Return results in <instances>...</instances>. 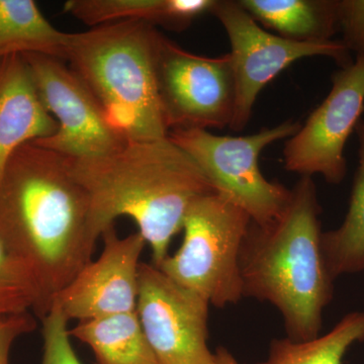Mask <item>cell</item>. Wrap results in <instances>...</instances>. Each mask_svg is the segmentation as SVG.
I'll use <instances>...</instances> for the list:
<instances>
[{
  "label": "cell",
  "mask_w": 364,
  "mask_h": 364,
  "mask_svg": "<svg viewBox=\"0 0 364 364\" xmlns=\"http://www.w3.org/2000/svg\"><path fill=\"white\" fill-rule=\"evenodd\" d=\"M100 238L67 158L35 143L16 151L0 181V241L32 268L50 309Z\"/></svg>",
  "instance_id": "1"
},
{
  "label": "cell",
  "mask_w": 364,
  "mask_h": 364,
  "mask_svg": "<svg viewBox=\"0 0 364 364\" xmlns=\"http://www.w3.org/2000/svg\"><path fill=\"white\" fill-rule=\"evenodd\" d=\"M67 160L90 196L100 238L117 218L130 217L150 246L155 267L169 255L191 203L215 191L195 160L168 136L130 141L107 156Z\"/></svg>",
  "instance_id": "2"
},
{
  "label": "cell",
  "mask_w": 364,
  "mask_h": 364,
  "mask_svg": "<svg viewBox=\"0 0 364 364\" xmlns=\"http://www.w3.org/2000/svg\"><path fill=\"white\" fill-rule=\"evenodd\" d=\"M321 205L312 177L301 176L282 214L251 222L240 255L243 298L267 301L284 320L287 338L320 335L334 291L323 253Z\"/></svg>",
  "instance_id": "3"
},
{
  "label": "cell",
  "mask_w": 364,
  "mask_h": 364,
  "mask_svg": "<svg viewBox=\"0 0 364 364\" xmlns=\"http://www.w3.org/2000/svg\"><path fill=\"white\" fill-rule=\"evenodd\" d=\"M161 36L139 21L71 33L66 61L131 142L168 135L158 91Z\"/></svg>",
  "instance_id": "4"
},
{
  "label": "cell",
  "mask_w": 364,
  "mask_h": 364,
  "mask_svg": "<svg viewBox=\"0 0 364 364\" xmlns=\"http://www.w3.org/2000/svg\"><path fill=\"white\" fill-rule=\"evenodd\" d=\"M251 222L247 213L223 193L200 196L184 217L181 247L156 267L210 306L236 305L244 299L240 255Z\"/></svg>",
  "instance_id": "5"
},
{
  "label": "cell",
  "mask_w": 364,
  "mask_h": 364,
  "mask_svg": "<svg viewBox=\"0 0 364 364\" xmlns=\"http://www.w3.org/2000/svg\"><path fill=\"white\" fill-rule=\"evenodd\" d=\"M301 126L289 119L248 136H218L196 128L174 129L167 136L195 160L215 191L245 210L253 223L265 225L286 208L291 189L265 178L259 166L261 152L291 138Z\"/></svg>",
  "instance_id": "6"
},
{
  "label": "cell",
  "mask_w": 364,
  "mask_h": 364,
  "mask_svg": "<svg viewBox=\"0 0 364 364\" xmlns=\"http://www.w3.org/2000/svg\"><path fill=\"white\" fill-rule=\"evenodd\" d=\"M23 56L45 109L58 126L52 136L33 143L62 156L86 159L107 156L130 142L64 60L39 53Z\"/></svg>",
  "instance_id": "7"
},
{
  "label": "cell",
  "mask_w": 364,
  "mask_h": 364,
  "mask_svg": "<svg viewBox=\"0 0 364 364\" xmlns=\"http://www.w3.org/2000/svg\"><path fill=\"white\" fill-rule=\"evenodd\" d=\"M212 14L226 31L231 44L236 100L230 128L243 130L252 116L254 105L263 88L299 59L323 56L342 67L350 65V52L341 41L298 43L261 28L238 1H215Z\"/></svg>",
  "instance_id": "8"
},
{
  "label": "cell",
  "mask_w": 364,
  "mask_h": 364,
  "mask_svg": "<svg viewBox=\"0 0 364 364\" xmlns=\"http://www.w3.org/2000/svg\"><path fill=\"white\" fill-rule=\"evenodd\" d=\"M158 91L169 131L231 126L236 87L231 56H200L161 36Z\"/></svg>",
  "instance_id": "9"
},
{
  "label": "cell",
  "mask_w": 364,
  "mask_h": 364,
  "mask_svg": "<svg viewBox=\"0 0 364 364\" xmlns=\"http://www.w3.org/2000/svg\"><path fill=\"white\" fill-rule=\"evenodd\" d=\"M210 306L152 263L141 262L136 313L158 364H212Z\"/></svg>",
  "instance_id": "10"
},
{
  "label": "cell",
  "mask_w": 364,
  "mask_h": 364,
  "mask_svg": "<svg viewBox=\"0 0 364 364\" xmlns=\"http://www.w3.org/2000/svg\"><path fill=\"white\" fill-rule=\"evenodd\" d=\"M363 112L364 56H359L334 73L329 95L284 145V168L341 183L347 171L345 145Z\"/></svg>",
  "instance_id": "11"
},
{
  "label": "cell",
  "mask_w": 364,
  "mask_h": 364,
  "mask_svg": "<svg viewBox=\"0 0 364 364\" xmlns=\"http://www.w3.org/2000/svg\"><path fill=\"white\" fill-rule=\"evenodd\" d=\"M102 238L104 249L97 259L87 263L53 296L51 306H57L68 321L136 312L140 258L147 242L139 232L121 238L114 225Z\"/></svg>",
  "instance_id": "12"
},
{
  "label": "cell",
  "mask_w": 364,
  "mask_h": 364,
  "mask_svg": "<svg viewBox=\"0 0 364 364\" xmlns=\"http://www.w3.org/2000/svg\"><path fill=\"white\" fill-rule=\"evenodd\" d=\"M57 127L38 95L23 55L0 59V181L16 151L52 136Z\"/></svg>",
  "instance_id": "13"
},
{
  "label": "cell",
  "mask_w": 364,
  "mask_h": 364,
  "mask_svg": "<svg viewBox=\"0 0 364 364\" xmlns=\"http://www.w3.org/2000/svg\"><path fill=\"white\" fill-rule=\"evenodd\" d=\"M239 4L275 35L298 43L332 41L339 32L338 0H239Z\"/></svg>",
  "instance_id": "14"
},
{
  "label": "cell",
  "mask_w": 364,
  "mask_h": 364,
  "mask_svg": "<svg viewBox=\"0 0 364 364\" xmlns=\"http://www.w3.org/2000/svg\"><path fill=\"white\" fill-rule=\"evenodd\" d=\"M69 334L90 347L98 364H158L136 312L82 321Z\"/></svg>",
  "instance_id": "15"
},
{
  "label": "cell",
  "mask_w": 364,
  "mask_h": 364,
  "mask_svg": "<svg viewBox=\"0 0 364 364\" xmlns=\"http://www.w3.org/2000/svg\"><path fill=\"white\" fill-rule=\"evenodd\" d=\"M70 38L55 28L33 0H0V59L39 53L65 61Z\"/></svg>",
  "instance_id": "16"
},
{
  "label": "cell",
  "mask_w": 364,
  "mask_h": 364,
  "mask_svg": "<svg viewBox=\"0 0 364 364\" xmlns=\"http://www.w3.org/2000/svg\"><path fill=\"white\" fill-rule=\"evenodd\" d=\"M358 167L348 210L337 229L323 232V253L333 279L364 270V121L355 129Z\"/></svg>",
  "instance_id": "17"
},
{
  "label": "cell",
  "mask_w": 364,
  "mask_h": 364,
  "mask_svg": "<svg viewBox=\"0 0 364 364\" xmlns=\"http://www.w3.org/2000/svg\"><path fill=\"white\" fill-rule=\"evenodd\" d=\"M364 341V312L347 314L326 334L305 341L273 339L257 364H342L352 345Z\"/></svg>",
  "instance_id": "18"
},
{
  "label": "cell",
  "mask_w": 364,
  "mask_h": 364,
  "mask_svg": "<svg viewBox=\"0 0 364 364\" xmlns=\"http://www.w3.org/2000/svg\"><path fill=\"white\" fill-rule=\"evenodd\" d=\"M164 9L165 0H68L64 4L66 14L90 28L126 21L162 26Z\"/></svg>",
  "instance_id": "19"
},
{
  "label": "cell",
  "mask_w": 364,
  "mask_h": 364,
  "mask_svg": "<svg viewBox=\"0 0 364 364\" xmlns=\"http://www.w3.org/2000/svg\"><path fill=\"white\" fill-rule=\"evenodd\" d=\"M0 291H16L26 294L35 304L33 313L44 318L50 311L39 279L30 265L9 250L0 241Z\"/></svg>",
  "instance_id": "20"
},
{
  "label": "cell",
  "mask_w": 364,
  "mask_h": 364,
  "mask_svg": "<svg viewBox=\"0 0 364 364\" xmlns=\"http://www.w3.org/2000/svg\"><path fill=\"white\" fill-rule=\"evenodd\" d=\"M43 358L41 364H83L71 343L68 318L57 306L42 318Z\"/></svg>",
  "instance_id": "21"
},
{
  "label": "cell",
  "mask_w": 364,
  "mask_h": 364,
  "mask_svg": "<svg viewBox=\"0 0 364 364\" xmlns=\"http://www.w3.org/2000/svg\"><path fill=\"white\" fill-rule=\"evenodd\" d=\"M337 13L341 42L356 57L364 56V0H338Z\"/></svg>",
  "instance_id": "22"
},
{
  "label": "cell",
  "mask_w": 364,
  "mask_h": 364,
  "mask_svg": "<svg viewBox=\"0 0 364 364\" xmlns=\"http://www.w3.org/2000/svg\"><path fill=\"white\" fill-rule=\"evenodd\" d=\"M217 0H165L163 28L183 31L196 18L205 14H212Z\"/></svg>",
  "instance_id": "23"
},
{
  "label": "cell",
  "mask_w": 364,
  "mask_h": 364,
  "mask_svg": "<svg viewBox=\"0 0 364 364\" xmlns=\"http://www.w3.org/2000/svg\"><path fill=\"white\" fill-rule=\"evenodd\" d=\"M37 327L31 312L14 314L0 318V364H9V354L16 340Z\"/></svg>",
  "instance_id": "24"
},
{
  "label": "cell",
  "mask_w": 364,
  "mask_h": 364,
  "mask_svg": "<svg viewBox=\"0 0 364 364\" xmlns=\"http://www.w3.org/2000/svg\"><path fill=\"white\" fill-rule=\"evenodd\" d=\"M35 308L33 299L16 291H0V318L7 316L31 312Z\"/></svg>",
  "instance_id": "25"
},
{
  "label": "cell",
  "mask_w": 364,
  "mask_h": 364,
  "mask_svg": "<svg viewBox=\"0 0 364 364\" xmlns=\"http://www.w3.org/2000/svg\"><path fill=\"white\" fill-rule=\"evenodd\" d=\"M212 364H243L238 360L231 351L220 346L215 349L213 356Z\"/></svg>",
  "instance_id": "26"
}]
</instances>
